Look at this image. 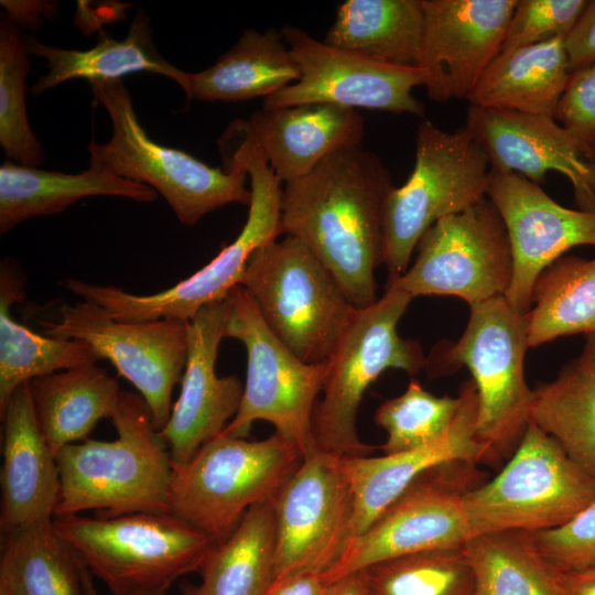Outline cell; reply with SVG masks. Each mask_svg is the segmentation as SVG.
Returning a JSON list of instances; mask_svg holds the SVG:
<instances>
[{
	"label": "cell",
	"instance_id": "cell-48",
	"mask_svg": "<svg viewBox=\"0 0 595 595\" xmlns=\"http://www.w3.org/2000/svg\"><path fill=\"white\" fill-rule=\"evenodd\" d=\"M82 582H83V589L85 595H98L94 582H93V575L82 564ZM152 595H167V593H158Z\"/></svg>",
	"mask_w": 595,
	"mask_h": 595
},
{
	"label": "cell",
	"instance_id": "cell-14",
	"mask_svg": "<svg viewBox=\"0 0 595 595\" xmlns=\"http://www.w3.org/2000/svg\"><path fill=\"white\" fill-rule=\"evenodd\" d=\"M418 256L402 275L388 279L412 299L453 295L474 305L505 295L512 255L504 221L493 203L437 220L420 239Z\"/></svg>",
	"mask_w": 595,
	"mask_h": 595
},
{
	"label": "cell",
	"instance_id": "cell-8",
	"mask_svg": "<svg viewBox=\"0 0 595 595\" xmlns=\"http://www.w3.org/2000/svg\"><path fill=\"white\" fill-rule=\"evenodd\" d=\"M303 458L275 432L260 441L220 434L173 465L171 512L220 543L251 507L277 497Z\"/></svg>",
	"mask_w": 595,
	"mask_h": 595
},
{
	"label": "cell",
	"instance_id": "cell-9",
	"mask_svg": "<svg viewBox=\"0 0 595 595\" xmlns=\"http://www.w3.org/2000/svg\"><path fill=\"white\" fill-rule=\"evenodd\" d=\"M413 170L388 193L383 208V263L402 275L413 250L437 220L487 198L490 165L466 126L447 132L430 120L418 126Z\"/></svg>",
	"mask_w": 595,
	"mask_h": 595
},
{
	"label": "cell",
	"instance_id": "cell-33",
	"mask_svg": "<svg viewBox=\"0 0 595 595\" xmlns=\"http://www.w3.org/2000/svg\"><path fill=\"white\" fill-rule=\"evenodd\" d=\"M530 421L595 478V358L586 343L549 382L532 389Z\"/></svg>",
	"mask_w": 595,
	"mask_h": 595
},
{
	"label": "cell",
	"instance_id": "cell-30",
	"mask_svg": "<svg viewBox=\"0 0 595 595\" xmlns=\"http://www.w3.org/2000/svg\"><path fill=\"white\" fill-rule=\"evenodd\" d=\"M30 389L40 430L55 455L87 440L101 419H111L122 391L96 364L35 378Z\"/></svg>",
	"mask_w": 595,
	"mask_h": 595
},
{
	"label": "cell",
	"instance_id": "cell-37",
	"mask_svg": "<svg viewBox=\"0 0 595 595\" xmlns=\"http://www.w3.org/2000/svg\"><path fill=\"white\" fill-rule=\"evenodd\" d=\"M370 595H475L463 549L435 550L378 562L363 570Z\"/></svg>",
	"mask_w": 595,
	"mask_h": 595
},
{
	"label": "cell",
	"instance_id": "cell-50",
	"mask_svg": "<svg viewBox=\"0 0 595 595\" xmlns=\"http://www.w3.org/2000/svg\"><path fill=\"white\" fill-rule=\"evenodd\" d=\"M586 343L591 346L595 358V334H588Z\"/></svg>",
	"mask_w": 595,
	"mask_h": 595
},
{
	"label": "cell",
	"instance_id": "cell-39",
	"mask_svg": "<svg viewBox=\"0 0 595 595\" xmlns=\"http://www.w3.org/2000/svg\"><path fill=\"white\" fill-rule=\"evenodd\" d=\"M458 405V397H436L412 378L402 394L383 401L375 412V423L388 435L381 446L383 453H400L434 442L445 433Z\"/></svg>",
	"mask_w": 595,
	"mask_h": 595
},
{
	"label": "cell",
	"instance_id": "cell-44",
	"mask_svg": "<svg viewBox=\"0 0 595 595\" xmlns=\"http://www.w3.org/2000/svg\"><path fill=\"white\" fill-rule=\"evenodd\" d=\"M326 584L318 573H301L273 582L264 595H324Z\"/></svg>",
	"mask_w": 595,
	"mask_h": 595
},
{
	"label": "cell",
	"instance_id": "cell-22",
	"mask_svg": "<svg viewBox=\"0 0 595 595\" xmlns=\"http://www.w3.org/2000/svg\"><path fill=\"white\" fill-rule=\"evenodd\" d=\"M458 398L452 423L434 442L378 457H342L353 494L349 540L367 530L424 472L452 461L483 463L484 448L476 435L478 394L472 379L462 385Z\"/></svg>",
	"mask_w": 595,
	"mask_h": 595
},
{
	"label": "cell",
	"instance_id": "cell-6",
	"mask_svg": "<svg viewBox=\"0 0 595 595\" xmlns=\"http://www.w3.org/2000/svg\"><path fill=\"white\" fill-rule=\"evenodd\" d=\"M239 285L272 333L310 364L332 358L358 310L328 269L291 236L258 248Z\"/></svg>",
	"mask_w": 595,
	"mask_h": 595
},
{
	"label": "cell",
	"instance_id": "cell-26",
	"mask_svg": "<svg viewBox=\"0 0 595 595\" xmlns=\"http://www.w3.org/2000/svg\"><path fill=\"white\" fill-rule=\"evenodd\" d=\"M99 195L139 203L158 198L151 187L122 178L94 162L80 173L68 174L6 161L0 166V234L26 219L57 214L85 197Z\"/></svg>",
	"mask_w": 595,
	"mask_h": 595
},
{
	"label": "cell",
	"instance_id": "cell-18",
	"mask_svg": "<svg viewBox=\"0 0 595 595\" xmlns=\"http://www.w3.org/2000/svg\"><path fill=\"white\" fill-rule=\"evenodd\" d=\"M487 198L504 221L511 248L512 274L505 298L527 314L536 281L548 267L571 248L595 247V212L564 207L539 184L493 169Z\"/></svg>",
	"mask_w": 595,
	"mask_h": 595
},
{
	"label": "cell",
	"instance_id": "cell-10",
	"mask_svg": "<svg viewBox=\"0 0 595 595\" xmlns=\"http://www.w3.org/2000/svg\"><path fill=\"white\" fill-rule=\"evenodd\" d=\"M412 298L386 285L374 304L358 309L328 360L323 399L314 412L317 448L339 456H369L376 447L361 442L357 414L370 385L387 369H400L413 376L426 367V357L418 340L402 338L398 323Z\"/></svg>",
	"mask_w": 595,
	"mask_h": 595
},
{
	"label": "cell",
	"instance_id": "cell-29",
	"mask_svg": "<svg viewBox=\"0 0 595 595\" xmlns=\"http://www.w3.org/2000/svg\"><path fill=\"white\" fill-rule=\"evenodd\" d=\"M300 68L281 30H246L210 67L190 73L187 99L244 101L269 97L296 82Z\"/></svg>",
	"mask_w": 595,
	"mask_h": 595
},
{
	"label": "cell",
	"instance_id": "cell-11",
	"mask_svg": "<svg viewBox=\"0 0 595 595\" xmlns=\"http://www.w3.org/2000/svg\"><path fill=\"white\" fill-rule=\"evenodd\" d=\"M229 301L225 337L244 344L247 378L239 410L221 434L246 439L256 421H266L305 457L317 450L314 412L329 364L301 360L268 327L241 285Z\"/></svg>",
	"mask_w": 595,
	"mask_h": 595
},
{
	"label": "cell",
	"instance_id": "cell-5",
	"mask_svg": "<svg viewBox=\"0 0 595 595\" xmlns=\"http://www.w3.org/2000/svg\"><path fill=\"white\" fill-rule=\"evenodd\" d=\"M529 347L526 314L505 295L470 305L464 333L456 343L439 344L426 357L430 376L466 366L478 394L476 435L483 463H494L517 448L528 423L533 391L524 380Z\"/></svg>",
	"mask_w": 595,
	"mask_h": 595
},
{
	"label": "cell",
	"instance_id": "cell-46",
	"mask_svg": "<svg viewBox=\"0 0 595 595\" xmlns=\"http://www.w3.org/2000/svg\"><path fill=\"white\" fill-rule=\"evenodd\" d=\"M324 595H370L364 571L350 573L327 584Z\"/></svg>",
	"mask_w": 595,
	"mask_h": 595
},
{
	"label": "cell",
	"instance_id": "cell-25",
	"mask_svg": "<svg viewBox=\"0 0 595 595\" xmlns=\"http://www.w3.org/2000/svg\"><path fill=\"white\" fill-rule=\"evenodd\" d=\"M30 55L46 61L48 72L29 90L40 95L66 80L85 78L89 83L117 80L121 77L149 72L174 80L187 94L190 73L169 63L152 42L149 17L139 10L123 40L102 33L97 44L88 50H69L46 45L34 35L23 37Z\"/></svg>",
	"mask_w": 595,
	"mask_h": 595
},
{
	"label": "cell",
	"instance_id": "cell-13",
	"mask_svg": "<svg viewBox=\"0 0 595 595\" xmlns=\"http://www.w3.org/2000/svg\"><path fill=\"white\" fill-rule=\"evenodd\" d=\"M476 462L452 461L421 474L322 574L327 585L389 559L461 549L474 536L464 497L483 484Z\"/></svg>",
	"mask_w": 595,
	"mask_h": 595
},
{
	"label": "cell",
	"instance_id": "cell-15",
	"mask_svg": "<svg viewBox=\"0 0 595 595\" xmlns=\"http://www.w3.org/2000/svg\"><path fill=\"white\" fill-rule=\"evenodd\" d=\"M43 334L87 343L99 359L109 360L148 404L160 431L172 410V392L182 380L187 359V321L165 317L121 322L104 307L82 301L64 303L55 322L39 321Z\"/></svg>",
	"mask_w": 595,
	"mask_h": 595
},
{
	"label": "cell",
	"instance_id": "cell-19",
	"mask_svg": "<svg viewBox=\"0 0 595 595\" xmlns=\"http://www.w3.org/2000/svg\"><path fill=\"white\" fill-rule=\"evenodd\" d=\"M418 67L435 102L466 99L499 54L518 0H421Z\"/></svg>",
	"mask_w": 595,
	"mask_h": 595
},
{
	"label": "cell",
	"instance_id": "cell-32",
	"mask_svg": "<svg viewBox=\"0 0 595 595\" xmlns=\"http://www.w3.org/2000/svg\"><path fill=\"white\" fill-rule=\"evenodd\" d=\"M422 33L421 0H346L323 42L377 62L418 66Z\"/></svg>",
	"mask_w": 595,
	"mask_h": 595
},
{
	"label": "cell",
	"instance_id": "cell-4",
	"mask_svg": "<svg viewBox=\"0 0 595 595\" xmlns=\"http://www.w3.org/2000/svg\"><path fill=\"white\" fill-rule=\"evenodd\" d=\"M57 536L111 595L167 593L198 572L214 547L198 528L172 512H136L53 520Z\"/></svg>",
	"mask_w": 595,
	"mask_h": 595
},
{
	"label": "cell",
	"instance_id": "cell-23",
	"mask_svg": "<svg viewBox=\"0 0 595 595\" xmlns=\"http://www.w3.org/2000/svg\"><path fill=\"white\" fill-rule=\"evenodd\" d=\"M3 423L1 516L3 534L52 522L61 495L55 454L37 423L30 382L0 413Z\"/></svg>",
	"mask_w": 595,
	"mask_h": 595
},
{
	"label": "cell",
	"instance_id": "cell-34",
	"mask_svg": "<svg viewBox=\"0 0 595 595\" xmlns=\"http://www.w3.org/2000/svg\"><path fill=\"white\" fill-rule=\"evenodd\" d=\"M462 549L474 573L475 595H563L561 573L539 551L534 532L479 533Z\"/></svg>",
	"mask_w": 595,
	"mask_h": 595
},
{
	"label": "cell",
	"instance_id": "cell-2",
	"mask_svg": "<svg viewBox=\"0 0 595 595\" xmlns=\"http://www.w3.org/2000/svg\"><path fill=\"white\" fill-rule=\"evenodd\" d=\"M224 170L241 169L250 180L247 220L236 239L205 267L175 285L151 295L120 288L66 279L72 293L104 307L121 322H150L165 317L191 320L203 306L226 300L239 285L251 255L282 234V181L269 166L244 119H236L219 140Z\"/></svg>",
	"mask_w": 595,
	"mask_h": 595
},
{
	"label": "cell",
	"instance_id": "cell-38",
	"mask_svg": "<svg viewBox=\"0 0 595 595\" xmlns=\"http://www.w3.org/2000/svg\"><path fill=\"white\" fill-rule=\"evenodd\" d=\"M29 52L20 30L9 19L0 23V144L14 163L39 167L44 150L26 116L25 78Z\"/></svg>",
	"mask_w": 595,
	"mask_h": 595
},
{
	"label": "cell",
	"instance_id": "cell-42",
	"mask_svg": "<svg viewBox=\"0 0 595 595\" xmlns=\"http://www.w3.org/2000/svg\"><path fill=\"white\" fill-rule=\"evenodd\" d=\"M554 119L595 148V63L570 75Z\"/></svg>",
	"mask_w": 595,
	"mask_h": 595
},
{
	"label": "cell",
	"instance_id": "cell-47",
	"mask_svg": "<svg viewBox=\"0 0 595 595\" xmlns=\"http://www.w3.org/2000/svg\"><path fill=\"white\" fill-rule=\"evenodd\" d=\"M563 595H595V578L578 574H562Z\"/></svg>",
	"mask_w": 595,
	"mask_h": 595
},
{
	"label": "cell",
	"instance_id": "cell-36",
	"mask_svg": "<svg viewBox=\"0 0 595 595\" xmlns=\"http://www.w3.org/2000/svg\"><path fill=\"white\" fill-rule=\"evenodd\" d=\"M0 580L15 595H85L82 563L53 521L3 534Z\"/></svg>",
	"mask_w": 595,
	"mask_h": 595
},
{
	"label": "cell",
	"instance_id": "cell-43",
	"mask_svg": "<svg viewBox=\"0 0 595 595\" xmlns=\"http://www.w3.org/2000/svg\"><path fill=\"white\" fill-rule=\"evenodd\" d=\"M564 46L571 74L595 63V0L587 1Z\"/></svg>",
	"mask_w": 595,
	"mask_h": 595
},
{
	"label": "cell",
	"instance_id": "cell-27",
	"mask_svg": "<svg viewBox=\"0 0 595 595\" xmlns=\"http://www.w3.org/2000/svg\"><path fill=\"white\" fill-rule=\"evenodd\" d=\"M570 75L563 37L500 51L466 100L474 107L554 118Z\"/></svg>",
	"mask_w": 595,
	"mask_h": 595
},
{
	"label": "cell",
	"instance_id": "cell-1",
	"mask_svg": "<svg viewBox=\"0 0 595 595\" xmlns=\"http://www.w3.org/2000/svg\"><path fill=\"white\" fill-rule=\"evenodd\" d=\"M392 187L378 155L355 145L282 190V234L304 244L357 309L378 300L375 270L383 263V208Z\"/></svg>",
	"mask_w": 595,
	"mask_h": 595
},
{
	"label": "cell",
	"instance_id": "cell-41",
	"mask_svg": "<svg viewBox=\"0 0 595 595\" xmlns=\"http://www.w3.org/2000/svg\"><path fill=\"white\" fill-rule=\"evenodd\" d=\"M545 560L562 574L595 571V501L565 524L534 532Z\"/></svg>",
	"mask_w": 595,
	"mask_h": 595
},
{
	"label": "cell",
	"instance_id": "cell-49",
	"mask_svg": "<svg viewBox=\"0 0 595 595\" xmlns=\"http://www.w3.org/2000/svg\"><path fill=\"white\" fill-rule=\"evenodd\" d=\"M0 595H15L10 585L3 580H0Z\"/></svg>",
	"mask_w": 595,
	"mask_h": 595
},
{
	"label": "cell",
	"instance_id": "cell-7",
	"mask_svg": "<svg viewBox=\"0 0 595 595\" xmlns=\"http://www.w3.org/2000/svg\"><path fill=\"white\" fill-rule=\"evenodd\" d=\"M93 95L110 117L112 132L102 144L88 145L89 161L160 193L181 224L196 225L228 204L250 205L248 174L212 167L193 155L153 141L141 126L121 79L90 83Z\"/></svg>",
	"mask_w": 595,
	"mask_h": 595
},
{
	"label": "cell",
	"instance_id": "cell-40",
	"mask_svg": "<svg viewBox=\"0 0 595 595\" xmlns=\"http://www.w3.org/2000/svg\"><path fill=\"white\" fill-rule=\"evenodd\" d=\"M587 0H518L500 51L565 37Z\"/></svg>",
	"mask_w": 595,
	"mask_h": 595
},
{
	"label": "cell",
	"instance_id": "cell-12",
	"mask_svg": "<svg viewBox=\"0 0 595 595\" xmlns=\"http://www.w3.org/2000/svg\"><path fill=\"white\" fill-rule=\"evenodd\" d=\"M594 501L595 478L531 421L502 470L464 497L474 536L554 529Z\"/></svg>",
	"mask_w": 595,
	"mask_h": 595
},
{
	"label": "cell",
	"instance_id": "cell-45",
	"mask_svg": "<svg viewBox=\"0 0 595 595\" xmlns=\"http://www.w3.org/2000/svg\"><path fill=\"white\" fill-rule=\"evenodd\" d=\"M15 3L23 9L15 8L11 1H1L10 17L8 18L14 25L19 24L26 28L41 26L43 20L41 15L50 17L57 14L56 2L47 1H15Z\"/></svg>",
	"mask_w": 595,
	"mask_h": 595
},
{
	"label": "cell",
	"instance_id": "cell-24",
	"mask_svg": "<svg viewBox=\"0 0 595 595\" xmlns=\"http://www.w3.org/2000/svg\"><path fill=\"white\" fill-rule=\"evenodd\" d=\"M269 166L284 183L309 174L329 154L360 145L363 116L332 104H302L255 111L245 120Z\"/></svg>",
	"mask_w": 595,
	"mask_h": 595
},
{
	"label": "cell",
	"instance_id": "cell-28",
	"mask_svg": "<svg viewBox=\"0 0 595 595\" xmlns=\"http://www.w3.org/2000/svg\"><path fill=\"white\" fill-rule=\"evenodd\" d=\"M24 279L12 260L0 264V413L23 383L54 372L96 364L94 349L79 339L40 335L18 323L11 306L24 300Z\"/></svg>",
	"mask_w": 595,
	"mask_h": 595
},
{
	"label": "cell",
	"instance_id": "cell-51",
	"mask_svg": "<svg viewBox=\"0 0 595 595\" xmlns=\"http://www.w3.org/2000/svg\"><path fill=\"white\" fill-rule=\"evenodd\" d=\"M578 575H584V576H588V577H594V578H595V571L587 572V573H582V574H578Z\"/></svg>",
	"mask_w": 595,
	"mask_h": 595
},
{
	"label": "cell",
	"instance_id": "cell-3",
	"mask_svg": "<svg viewBox=\"0 0 595 595\" xmlns=\"http://www.w3.org/2000/svg\"><path fill=\"white\" fill-rule=\"evenodd\" d=\"M113 441L85 440L55 457L61 495L55 518L95 510L98 517L136 512H171L173 465L140 394L121 391L110 419Z\"/></svg>",
	"mask_w": 595,
	"mask_h": 595
},
{
	"label": "cell",
	"instance_id": "cell-16",
	"mask_svg": "<svg viewBox=\"0 0 595 595\" xmlns=\"http://www.w3.org/2000/svg\"><path fill=\"white\" fill-rule=\"evenodd\" d=\"M275 580L325 573L350 537L353 494L342 457L315 450L274 499Z\"/></svg>",
	"mask_w": 595,
	"mask_h": 595
},
{
	"label": "cell",
	"instance_id": "cell-21",
	"mask_svg": "<svg viewBox=\"0 0 595 595\" xmlns=\"http://www.w3.org/2000/svg\"><path fill=\"white\" fill-rule=\"evenodd\" d=\"M230 313L229 296L203 306L187 321V359L181 392L159 431L172 465L188 462L220 435L237 414L244 386L235 376L218 377L215 365Z\"/></svg>",
	"mask_w": 595,
	"mask_h": 595
},
{
	"label": "cell",
	"instance_id": "cell-35",
	"mask_svg": "<svg viewBox=\"0 0 595 595\" xmlns=\"http://www.w3.org/2000/svg\"><path fill=\"white\" fill-rule=\"evenodd\" d=\"M526 318L529 347L595 334V258L566 256L548 267L536 281Z\"/></svg>",
	"mask_w": 595,
	"mask_h": 595
},
{
	"label": "cell",
	"instance_id": "cell-31",
	"mask_svg": "<svg viewBox=\"0 0 595 595\" xmlns=\"http://www.w3.org/2000/svg\"><path fill=\"white\" fill-rule=\"evenodd\" d=\"M274 499L251 507L235 531L214 544L198 571L201 582L182 584L180 595L267 593L275 580Z\"/></svg>",
	"mask_w": 595,
	"mask_h": 595
},
{
	"label": "cell",
	"instance_id": "cell-17",
	"mask_svg": "<svg viewBox=\"0 0 595 595\" xmlns=\"http://www.w3.org/2000/svg\"><path fill=\"white\" fill-rule=\"evenodd\" d=\"M281 33L299 65L300 78L264 98V108L332 104L356 110L424 115V105L412 94L413 88L424 85L420 67L377 62L290 25Z\"/></svg>",
	"mask_w": 595,
	"mask_h": 595
},
{
	"label": "cell",
	"instance_id": "cell-20",
	"mask_svg": "<svg viewBox=\"0 0 595 595\" xmlns=\"http://www.w3.org/2000/svg\"><path fill=\"white\" fill-rule=\"evenodd\" d=\"M465 126L490 169L540 184L549 172L564 175L578 209L595 212V148L553 117L469 106Z\"/></svg>",
	"mask_w": 595,
	"mask_h": 595
}]
</instances>
